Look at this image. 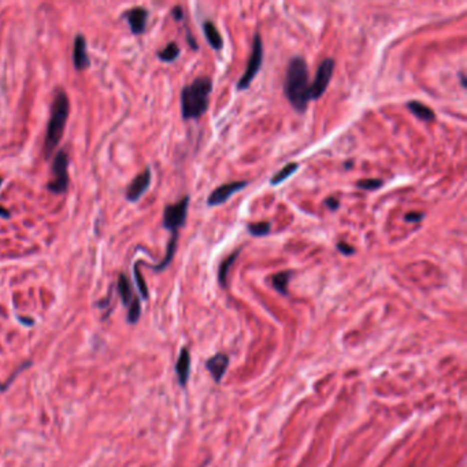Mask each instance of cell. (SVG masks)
Segmentation results:
<instances>
[{
	"instance_id": "6da1fadb",
	"label": "cell",
	"mask_w": 467,
	"mask_h": 467,
	"mask_svg": "<svg viewBox=\"0 0 467 467\" xmlns=\"http://www.w3.org/2000/svg\"><path fill=\"white\" fill-rule=\"evenodd\" d=\"M285 95L291 106L297 112H303L307 110L310 99V82H308V66L306 59L297 55L293 56L288 63L287 77L284 84Z\"/></svg>"
},
{
	"instance_id": "7a4b0ae2",
	"label": "cell",
	"mask_w": 467,
	"mask_h": 467,
	"mask_svg": "<svg viewBox=\"0 0 467 467\" xmlns=\"http://www.w3.org/2000/svg\"><path fill=\"white\" fill-rule=\"evenodd\" d=\"M212 80L210 77H197L181 90V115L188 119H199L207 111Z\"/></svg>"
},
{
	"instance_id": "3957f363",
	"label": "cell",
	"mask_w": 467,
	"mask_h": 467,
	"mask_svg": "<svg viewBox=\"0 0 467 467\" xmlns=\"http://www.w3.org/2000/svg\"><path fill=\"white\" fill-rule=\"evenodd\" d=\"M70 112V101L64 90L59 89L55 93L52 106H51V114L48 119L47 130H45V138H44V156L51 158L53 151L58 147L60 138L63 137L64 127L69 118Z\"/></svg>"
},
{
	"instance_id": "277c9868",
	"label": "cell",
	"mask_w": 467,
	"mask_h": 467,
	"mask_svg": "<svg viewBox=\"0 0 467 467\" xmlns=\"http://www.w3.org/2000/svg\"><path fill=\"white\" fill-rule=\"evenodd\" d=\"M48 191L62 195L69 188V155L59 149L52 163V180L48 182Z\"/></svg>"
},
{
	"instance_id": "5b68a950",
	"label": "cell",
	"mask_w": 467,
	"mask_h": 467,
	"mask_svg": "<svg viewBox=\"0 0 467 467\" xmlns=\"http://www.w3.org/2000/svg\"><path fill=\"white\" fill-rule=\"evenodd\" d=\"M262 62H263V41H262L260 33H255L251 56L248 59L244 74L241 75V78L237 82V89L244 90L250 86L251 82L254 81L258 71L262 67Z\"/></svg>"
},
{
	"instance_id": "8992f818",
	"label": "cell",
	"mask_w": 467,
	"mask_h": 467,
	"mask_svg": "<svg viewBox=\"0 0 467 467\" xmlns=\"http://www.w3.org/2000/svg\"><path fill=\"white\" fill-rule=\"evenodd\" d=\"M189 196H184L180 202L174 204H167L163 211V226L171 233H178L180 229L185 225L188 215Z\"/></svg>"
},
{
	"instance_id": "52a82bcc",
	"label": "cell",
	"mask_w": 467,
	"mask_h": 467,
	"mask_svg": "<svg viewBox=\"0 0 467 467\" xmlns=\"http://www.w3.org/2000/svg\"><path fill=\"white\" fill-rule=\"evenodd\" d=\"M335 67L336 62L333 58H325L321 62L318 70L315 73V78L310 84V99L311 100H318L319 97L326 92L330 81H332Z\"/></svg>"
},
{
	"instance_id": "ba28073f",
	"label": "cell",
	"mask_w": 467,
	"mask_h": 467,
	"mask_svg": "<svg viewBox=\"0 0 467 467\" xmlns=\"http://www.w3.org/2000/svg\"><path fill=\"white\" fill-rule=\"evenodd\" d=\"M248 185L247 181H233V182H228V184H222L221 186H218L217 189L210 193V196L207 199V204L211 207L215 206H221L223 203H226L233 196L236 192L244 189L245 186Z\"/></svg>"
},
{
	"instance_id": "9c48e42d",
	"label": "cell",
	"mask_w": 467,
	"mask_h": 467,
	"mask_svg": "<svg viewBox=\"0 0 467 467\" xmlns=\"http://www.w3.org/2000/svg\"><path fill=\"white\" fill-rule=\"evenodd\" d=\"M149 185H151V169H149V167H145L144 171H141V173L130 182V185L127 186L126 199L129 202H137L138 199L143 196L145 192L148 191Z\"/></svg>"
},
{
	"instance_id": "30bf717a",
	"label": "cell",
	"mask_w": 467,
	"mask_h": 467,
	"mask_svg": "<svg viewBox=\"0 0 467 467\" xmlns=\"http://www.w3.org/2000/svg\"><path fill=\"white\" fill-rule=\"evenodd\" d=\"M123 16L126 18L129 27L133 34H143L147 27V19H148V10L144 7H133L127 10Z\"/></svg>"
},
{
	"instance_id": "8fae6325",
	"label": "cell",
	"mask_w": 467,
	"mask_h": 467,
	"mask_svg": "<svg viewBox=\"0 0 467 467\" xmlns=\"http://www.w3.org/2000/svg\"><path fill=\"white\" fill-rule=\"evenodd\" d=\"M228 366L229 356L226 355V354H222V352L212 355L211 358H208L207 362H206V369H207L208 373L211 374L212 380L217 382V384H219V382L222 381L223 376H225V373L228 370Z\"/></svg>"
},
{
	"instance_id": "7c38bea8",
	"label": "cell",
	"mask_w": 467,
	"mask_h": 467,
	"mask_svg": "<svg viewBox=\"0 0 467 467\" xmlns=\"http://www.w3.org/2000/svg\"><path fill=\"white\" fill-rule=\"evenodd\" d=\"M73 62L75 69L82 70L88 69L90 60L86 55V40L82 34H77L74 38V51H73Z\"/></svg>"
},
{
	"instance_id": "4fadbf2b",
	"label": "cell",
	"mask_w": 467,
	"mask_h": 467,
	"mask_svg": "<svg viewBox=\"0 0 467 467\" xmlns=\"http://www.w3.org/2000/svg\"><path fill=\"white\" fill-rule=\"evenodd\" d=\"M175 373L178 377V382L182 388L186 387L189 374H191V355L188 348H182L178 356V361L175 363Z\"/></svg>"
},
{
	"instance_id": "5bb4252c",
	"label": "cell",
	"mask_w": 467,
	"mask_h": 467,
	"mask_svg": "<svg viewBox=\"0 0 467 467\" xmlns=\"http://www.w3.org/2000/svg\"><path fill=\"white\" fill-rule=\"evenodd\" d=\"M240 252H241V248H237V250L233 251L232 254L228 255V256L222 260V263L219 265V269H218V282H219V285L222 288L228 287L229 271H230V267L233 266L236 259L239 258Z\"/></svg>"
},
{
	"instance_id": "9a60e30c",
	"label": "cell",
	"mask_w": 467,
	"mask_h": 467,
	"mask_svg": "<svg viewBox=\"0 0 467 467\" xmlns=\"http://www.w3.org/2000/svg\"><path fill=\"white\" fill-rule=\"evenodd\" d=\"M407 108H409L411 114H414L415 117L421 119V121H425V122H432V121H435L436 119V114L435 111L428 107L424 103H421L418 100H411L407 103Z\"/></svg>"
},
{
	"instance_id": "2e32d148",
	"label": "cell",
	"mask_w": 467,
	"mask_h": 467,
	"mask_svg": "<svg viewBox=\"0 0 467 467\" xmlns=\"http://www.w3.org/2000/svg\"><path fill=\"white\" fill-rule=\"evenodd\" d=\"M203 32L204 36L207 38L208 44L211 45L214 49H222L223 48V38L221 36V33L217 29V26L214 25L212 21H204L203 22Z\"/></svg>"
},
{
	"instance_id": "e0dca14e",
	"label": "cell",
	"mask_w": 467,
	"mask_h": 467,
	"mask_svg": "<svg viewBox=\"0 0 467 467\" xmlns=\"http://www.w3.org/2000/svg\"><path fill=\"white\" fill-rule=\"evenodd\" d=\"M177 241H178V233H171L169 244H167V248H166L165 258L160 260L158 265L152 266V269L155 271H163L171 263V260H173L175 255V251H177Z\"/></svg>"
},
{
	"instance_id": "ac0fdd59",
	"label": "cell",
	"mask_w": 467,
	"mask_h": 467,
	"mask_svg": "<svg viewBox=\"0 0 467 467\" xmlns=\"http://www.w3.org/2000/svg\"><path fill=\"white\" fill-rule=\"evenodd\" d=\"M292 274V271H281V273H277V274L271 277V285H273V288L276 289L277 292L287 296L288 284H289V280H291Z\"/></svg>"
},
{
	"instance_id": "d6986e66",
	"label": "cell",
	"mask_w": 467,
	"mask_h": 467,
	"mask_svg": "<svg viewBox=\"0 0 467 467\" xmlns=\"http://www.w3.org/2000/svg\"><path fill=\"white\" fill-rule=\"evenodd\" d=\"M118 293L125 306H129L133 300V291L130 281L125 274H119L118 277Z\"/></svg>"
},
{
	"instance_id": "ffe728a7",
	"label": "cell",
	"mask_w": 467,
	"mask_h": 467,
	"mask_svg": "<svg viewBox=\"0 0 467 467\" xmlns=\"http://www.w3.org/2000/svg\"><path fill=\"white\" fill-rule=\"evenodd\" d=\"M297 170H299V165H297V163H295V162H292V163H288V165L284 166V167H282L280 171H277L276 174L271 177L270 184L273 186L280 185L281 182H284L285 180H288V178H289L291 175L295 174Z\"/></svg>"
},
{
	"instance_id": "44dd1931",
	"label": "cell",
	"mask_w": 467,
	"mask_h": 467,
	"mask_svg": "<svg viewBox=\"0 0 467 467\" xmlns=\"http://www.w3.org/2000/svg\"><path fill=\"white\" fill-rule=\"evenodd\" d=\"M180 52H181L180 47H178L174 41H171V42H169V44L163 48V49L158 51L156 55H158V58H159L162 62L171 63V62H174L175 59L180 56Z\"/></svg>"
},
{
	"instance_id": "7402d4cb",
	"label": "cell",
	"mask_w": 467,
	"mask_h": 467,
	"mask_svg": "<svg viewBox=\"0 0 467 467\" xmlns=\"http://www.w3.org/2000/svg\"><path fill=\"white\" fill-rule=\"evenodd\" d=\"M247 230H248V233L255 236V237H265L267 234H270L271 223L267 222V221L248 223L247 225Z\"/></svg>"
},
{
	"instance_id": "603a6c76",
	"label": "cell",
	"mask_w": 467,
	"mask_h": 467,
	"mask_svg": "<svg viewBox=\"0 0 467 467\" xmlns=\"http://www.w3.org/2000/svg\"><path fill=\"white\" fill-rule=\"evenodd\" d=\"M138 265H140V262H137L134 267H133V273H134V280H136V285L138 288V292L141 295L144 300H147L148 299V288L145 285V281H144L143 276H141V273H140V269H138Z\"/></svg>"
},
{
	"instance_id": "cb8c5ba5",
	"label": "cell",
	"mask_w": 467,
	"mask_h": 467,
	"mask_svg": "<svg viewBox=\"0 0 467 467\" xmlns=\"http://www.w3.org/2000/svg\"><path fill=\"white\" fill-rule=\"evenodd\" d=\"M141 315V306H140V300L137 297H133V300L129 304V313H127V321L129 324H136Z\"/></svg>"
},
{
	"instance_id": "d4e9b609",
	"label": "cell",
	"mask_w": 467,
	"mask_h": 467,
	"mask_svg": "<svg viewBox=\"0 0 467 467\" xmlns=\"http://www.w3.org/2000/svg\"><path fill=\"white\" fill-rule=\"evenodd\" d=\"M384 185V181L380 178H366V180H359L356 182V186L363 191H377Z\"/></svg>"
},
{
	"instance_id": "484cf974",
	"label": "cell",
	"mask_w": 467,
	"mask_h": 467,
	"mask_svg": "<svg viewBox=\"0 0 467 467\" xmlns=\"http://www.w3.org/2000/svg\"><path fill=\"white\" fill-rule=\"evenodd\" d=\"M30 365H32V362H26V363H22L21 366H19V367H18V369H16L15 373H14V374H11L10 378H8V380H7V381H5L4 384H3V385H0V392H4V391H7V388L10 387L11 382H12V381H14V380H15L16 376H18V374H19V373H21L22 370H25V369H27V366H30Z\"/></svg>"
},
{
	"instance_id": "4316f807",
	"label": "cell",
	"mask_w": 467,
	"mask_h": 467,
	"mask_svg": "<svg viewBox=\"0 0 467 467\" xmlns=\"http://www.w3.org/2000/svg\"><path fill=\"white\" fill-rule=\"evenodd\" d=\"M336 248H337L339 252H341L343 255H348V256H350V255L355 254V248H354L352 245L348 244V243H345V241H340V243H337Z\"/></svg>"
},
{
	"instance_id": "83f0119b",
	"label": "cell",
	"mask_w": 467,
	"mask_h": 467,
	"mask_svg": "<svg viewBox=\"0 0 467 467\" xmlns=\"http://www.w3.org/2000/svg\"><path fill=\"white\" fill-rule=\"evenodd\" d=\"M424 214H422V212H415V211H413V212H409V214H406V217H404V219H406V222H414V223H418V222H421V221H422V219H424Z\"/></svg>"
},
{
	"instance_id": "f1b7e54d",
	"label": "cell",
	"mask_w": 467,
	"mask_h": 467,
	"mask_svg": "<svg viewBox=\"0 0 467 467\" xmlns=\"http://www.w3.org/2000/svg\"><path fill=\"white\" fill-rule=\"evenodd\" d=\"M325 206L329 208L330 211H336V210L340 207L339 199H337V197H333V196L328 197V199L325 200Z\"/></svg>"
},
{
	"instance_id": "f546056e",
	"label": "cell",
	"mask_w": 467,
	"mask_h": 467,
	"mask_svg": "<svg viewBox=\"0 0 467 467\" xmlns=\"http://www.w3.org/2000/svg\"><path fill=\"white\" fill-rule=\"evenodd\" d=\"M171 15L174 16L175 21H182L184 19V10L181 5H175L171 8Z\"/></svg>"
},
{
	"instance_id": "4dcf8cb0",
	"label": "cell",
	"mask_w": 467,
	"mask_h": 467,
	"mask_svg": "<svg viewBox=\"0 0 467 467\" xmlns=\"http://www.w3.org/2000/svg\"><path fill=\"white\" fill-rule=\"evenodd\" d=\"M186 38H188V41H189V45H191L192 49L197 51V49H199V45H197V42H196V40H195V37H192V33L191 32H188V34H186Z\"/></svg>"
},
{
	"instance_id": "1f68e13d",
	"label": "cell",
	"mask_w": 467,
	"mask_h": 467,
	"mask_svg": "<svg viewBox=\"0 0 467 467\" xmlns=\"http://www.w3.org/2000/svg\"><path fill=\"white\" fill-rule=\"evenodd\" d=\"M459 77H461V81H462V86L463 88H466L467 84H466V77H465V73L461 71V73H459Z\"/></svg>"
},
{
	"instance_id": "d6a6232c",
	"label": "cell",
	"mask_w": 467,
	"mask_h": 467,
	"mask_svg": "<svg viewBox=\"0 0 467 467\" xmlns=\"http://www.w3.org/2000/svg\"><path fill=\"white\" fill-rule=\"evenodd\" d=\"M0 215H3V217L7 219V218H10V212L4 211V210H3V207H0Z\"/></svg>"
},
{
	"instance_id": "836d02e7",
	"label": "cell",
	"mask_w": 467,
	"mask_h": 467,
	"mask_svg": "<svg viewBox=\"0 0 467 467\" xmlns=\"http://www.w3.org/2000/svg\"><path fill=\"white\" fill-rule=\"evenodd\" d=\"M352 167H354V160L345 162V169H352Z\"/></svg>"
},
{
	"instance_id": "e575fe53",
	"label": "cell",
	"mask_w": 467,
	"mask_h": 467,
	"mask_svg": "<svg viewBox=\"0 0 467 467\" xmlns=\"http://www.w3.org/2000/svg\"><path fill=\"white\" fill-rule=\"evenodd\" d=\"M1 184H3V178L0 177V186H1Z\"/></svg>"
},
{
	"instance_id": "d590c367",
	"label": "cell",
	"mask_w": 467,
	"mask_h": 467,
	"mask_svg": "<svg viewBox=\"0 0 467 467\" xmlns=\"http://www.w3.org/2000/svg\"><path fill=\"white\" fill-rule=\"evenodd\" d=\"M202 467H203V466H202Z\"/></svg>"
}]
</instances>
